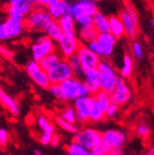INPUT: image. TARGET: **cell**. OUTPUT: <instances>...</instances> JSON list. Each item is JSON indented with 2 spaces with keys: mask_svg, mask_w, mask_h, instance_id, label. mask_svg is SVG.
Wrapping results in <instances>:
<instances>
[{
  "mask_svg": "<svg viewBox=\"0 0 154 155\" xmlns=\"http://www.w3.org/2000/svg\"><path fill=\"white\" fill-rule=\"evenodd\" d=\"M125 10H126V12L128 13V15L132 17V21L138 25V23H139V15H138V12L136 11L135 8L132 7V5H129V3H127V5H126Z\"/></svg>",
  "mask_w": 154,
  "mask_h": 155,
  "instance_id": "obj_40",
  "label": "cell"
},
{
  "mask_svg": "<svg viewBox=\"0 0 154 155\" xmlns=\"http://www.w3.org/2000/svg\"><path fill=\"white\" fill-rule=\"evenodd\" d=\"M62 56L59 55V53H57V52H53V53L49 54V55L44 56L42 59H40V61H38L39 65L41 66V67L43 68L45 71H49L51 69V68H53L55 65H57L58 63L60 61V59H62Z\"/></svg>",
  "mask_w": 154,
  "mask_h": 155,
  "instance_id": "obj_24",
  "label": "cell"
},
{
  "mask_svg": "<svg viewBox=\"0 0 154 155\" xmlns=\"http://www.w3.org/2000/svg\"><path fill=\"white\" fill-rule=\"evenodd\" d=\"M25 29L24 21L8 17L5 22L0 23V42L18 38Z\"/></svg>",
  "mask_w": 154,
  "mask_h": 155,
  "instance_id": "obj_5",
  "label": "cell"
},
{
  "mask_svg": "<svg viewBox=\"0 0 154 155\" xmlns=\"http://www.w3.org/2000/svg\"><path fill=\"white\" fill-rule=\"evenodd\" d=\"M69 64L70 68H71V71L73 73V77H77L79 79H82L83 74H84V70H83V67H82V64L80 61V58L78 56V54H72L71 56H69L68 58H66Z\"/></svg>",
  "mask_w": 154,
  "mask_h": 155,
  "instance_id": "obj_26",
  "label": "cell"
},
{
  "mask_svg": "<svg viewBox=\"0 0 154 155\" xmlns=\"http://www.w3.org/2000/svg\"><path fill=\"white\" fill-rule=\"evenodd\" d=\"M67 154L68 155H89V151L85 149L84 147H82L75 141H72L69 143L67 147Z\"/></svg>",
  "mask_w": 154,
  "mask_h": 155,
  "instance_id": "obj_31",
  "label": "cell"
},
{
  "mask_svg": "<svg viewBox=\"0 0 154 155\" xmlns=\"http://www.w3.org/2000/svg\"><path fill=\"white\" fill-rule=\"evenodd\" d=\"M64 34H77L75 32V21L71 14H65L57 19Z\"/></svg>",
  "mask_w": 154,
  "mask_h": 155,
  "instance_id": "obj_23",
  "label": "cell"
},
{
  "mask_svg": "<svg viewBox=\"0 0 154 155\" xmlns=\"http://www.w3.org/2000/svg\"><path fill=\"white\" fill-rule=\"evenodd\" d=\"M0 104L12 115H17L19 113V107L16 100L2 88H0Z\"/></svg>",
  "mask_w": 154,
  "mask_h": 155,
  "instance_id": "obj_19",
  "label": "cell"
},
{
  "mask_svg": "<svg viewBox=\"0 0 154 155\" xmlns=\"http://www.w3.org/2000/svg\"><path fill=\"white\" fill-rule=\"evenodd\" d=\"M143 155H154V150H153V148H151L149 151H148L147 153H145Z\"/></svg>",
  "mask_w": 154,
  "mask_h": 155,
  "instance_id": "obj_49",
  "label": "cell"
},
{
  "mask_svg": "<svg viewBox=\"0 0 154 155\" xmlns=\"http://www.w3.org/2000/svg\"><path fill=\"white\" fill-rule=\"evenodd\" d=\"M58 143H59V136L56 135V134H54L53 137H52V140H51L50 144H52L53 147H57Z\"/></svg>",
  "mask_w": 154,
  "mask_h": 155,
  "instance_id": "obj_46",
  "label": "cell"
},
{
  "mask_svg": "<svg viewBox=\"0 0 154 155\" xmlns=\"http://www.w3.org/2000/svg\"><path fill=\"white\" fill-rule=\"evenodd\" d=\"M59 85L63 92L64 100H67V101H75L79 97L89 95L82 79H79L77 77H71L68 80L59 83Z\"/></svg>",
  "mask_w": 154,
  "mask_h": 155,
  "instance_id": "obj_2",
  "label": "cell"
},
{
  "mask_svg": "<svg viewBox=\"0 0 154 155\" xmlns=\"http://www.w3.org/2000/svg\"><path fill=\"white\" fill-rule=\"evenodd\" d=\"M132 55L134 58H136V59H142L143 58V56H145V50H143V46H142V44L140 43V42H132Z\"/></svg>",
  "mask_w": 154,
  "mask_h": 155,
  "instance_id": "obj_35",
  "label": "cell"
},
{
  "mask_svg": "<svg viewBox=\"0 0 154 155\" xmlns=\"http://www.w3.org/2000/svg\"><path fill=\"white\" fill-rule=\"evenodd\" d=\"M93 27L97 30L98 34L101 32H109V17L104 13L97 11L93 15Z\"/></svg>",
  "mask_w": 154,
  "mask_h": 155,
  "instance_id": "obj_21",
  "label": "cell"
},
{
  "mask_svg": "<svg viewBox=\"0 0 154 155\" xmlns=\"http://www.w3.org/2000/svg\"><path fill=\"white\" fill-rule=\"evenodd\" d=\"M77 54L80 58V61L82 64V67H83V70L87 71L89 69H94L97 68L100 63V56L95 54L94 52H92L84 43L79 46L77 51Z\"/></svg>",
  "mask_w": 154,
  "mask_h": 155,
  "instance_id": "obj_12",
  "label": "cell"
},
{
  "mask_svg": "<svg viewBox=\"0 0 154 155\" xmlns=\"http://www.w3.org/2000/svg\"><path fill=\"white\" fill-rule=\"evenodd\" d=\"M126 141V135L119 129H109L101 134V142L110 149L122 148Z\"/></svg>",
  "mask_w": 154,
  "mask_h": 155,
  "instance_id": "obj_14",
  "label": "cell"
},
{
  "mask_svg": "<svg viewBox=\"0 0 154 155\" xmlns=\"http://www.w3.org/2000/svg\"><path fill=\"white\" fill-rule=\"evenodd\" d=\"M97 69H98L99 77H100L101 91H105L110 94L114 90L120 75L116 72L113 66L107 61H100Z\"/></svg>",
  "mask_w": 154,
  "mask_h": 155,
  "instance_id": "obj_4",
  "label": "cell"
},
{
  "mask_svg": "<svg viewBox=\"0 0 154 155\" xmlns=\"http://www.w3.org/2000/svg\"><path fill=\"white\" fill-rule=\"evenodd\" d=\"M118 39L110 32H101L97 36V41L100 45L101 56L104 57H110L114 52Z\"/></svg>",
  "mask_w": 154,
  "mask_h": 155,
  "instance_id": "obj_16",
  "label": "cell"
},
{
  "mask_svg": "<svg viewBox=\"0 0 154 155\" xmlns=\"http://www.w3.org/2000/svg\"><path fill=\"white\" fill-rule=\"evenodd\" d=\"M109 155H123V150L122 148H116L111 149V152Z\"/></svg>",
  "mask_w": 154,
  "mask_h": 155,
  "instance_id": "obj_47",
  "label": "cell"
},
{
  "mask_svg": "<svg viewBox=\"0 0 154 155\" xmlns=\"http://www.w3.org/2000/svg\"><path fill=\"white\" fill-rule=\"evenodd\" d=\"M0 55L2 56L3 58H5V59H8V61H11L14 57V53L10 48H8L7 46L2 45V44H0Z\"/></svg>",
  "mask_w": 154,
  "mask_h": 155,
  "instance_id": "obj_42",
  "label": "cell"
},
{
  "mask_svg": "<svg viewBox=\"0 0 154 155\" xmlns=\"http://www.w3.org/2000/svg\"><path fill=\"white\" fill-rule=\"evenodd\" d=\"M150 24H151V27H153V26H154V21H153V19H151V22H150Z\"/></svg>",
  "mask_w": 154,
  "mask_h": 155,
  "instance_id": "obj_51",
  "label": "cell"
},
{
  "mask_svg": "<svg viewBox=\"0 0 154 155\" xmlns=\"http://www.w3.org/2000/svg\"><path fill=\"white\" fill-rule=\"evenodd\" d=\"M89 155H96V154H94V153L92 152V151H89Z\"/></svg>",
  "mask_w": 154,
  "mask_h": 155,
  "instance_id": "obj_53",
  "label": "cell"
},
{
  "mask_svg": "<svg viewBox=\"0 0 154 155\" xmlns=\"http://www.w3.org/2000/svg\"><path fill=\"white\" fill-rule=\"evenodd\" d=\"M92 152L96 155H109L111 152V149L109 148L108 145H106L104 142H99L98 144L95 147Z\"/></svg>",
  "mask_w": 154,
  "mask_h": 155,
  "instance_id": "obj_38",
  "label": "cell"
},
{
  "mask_svg": "<svg viewBox=\"0 0 154 155\" xmlns=\"http://www.w3.org/2000/svg\"><path fill=\"white\" fill-rule=\"evenodd\" d=\"M55 122L57 123V125L59 126L60 128L64 129V130L68 131V133H72V134H75L78 131V128L75 126V124H71L69 122L65 121L63 120L60 116H57L55 119Z\"/></svg>",
  "mask_w": 154,
  "mask_h": 155,
  "instance_id": "obj_34",
  "label": "cell"
},
{
  "mask_svg": "<svg viewBox=\"0 0 154 155\" xmlns=\"http://www.w3.org/2000/svg\"><path fill=\"white\" fill-rule=\"evenodd\" d=\"M109 32L113 35L116 39H121L122 37L125 36L124 27H123V24L119 16L112 15L109 17Z\"/></svg>",
  "mask_w": 154,
  "mask_h": 155,
  "instance_id": "obj_22",
  "label": "cell"
},
{
  "mask_svg": "<svg viewBox=\"0 0 154 155\" xmlns=\"http://www.w3.org/2000/svg\"><path fill=\"white\" fill-rule=\"evenodd\" d=\"M119 111H120V106L111 102L107 107L106 111H105V117H107V119H114L119 114Z\"/></svg>",
  "mask_w": 154,
  "mask_h": 155,
  "instance_id": "obj_36",
  "label": "cell"
},
{
  "mask_svg": "<svg viewBox=\"0 0 154 155\" xmlns=\"http://www.w3.org/2000/svg\"><path fill=\"white\" fill-rule=\"evenodd\" d=\"M97 36H98V32L93 26L89 27H80L79 30V40L82 41L84 44H86L87 42L93 41V40H96Z\"/></svg>",
  "mask_w": 154,
  "mask_h": 155,
  "instance_id": "obj_28",
  "label": "cell"
},
{
  "mask_svg": "<svg viewBox=\"0 0 154 155\" xmlns=\"http://www.w3.org/2000/svg\"><path fill=\"white\" fill-rule=\"evenodd\" d=\"M52 137L53 135H48V134H42L40 135V142L44 145H48L51 143V140H52Z\"/></svg>",
  "mask_w": 154,
  "mask_h": 155,
  "instance_id": "obj_45",
  "label": "cell"
},
{
  "mask_svg": "<svg viewBox=\"0 0 154 155\" xmlns=\"http://www.w3.org/2000/svg\"><path fill=\"white\" fill-rule=\"evenodd\" d=\"M45 9H46V11H48L49 15L53 19H56V21H57L60 16L65 15L63 5H62V0H53L52 2H50L46 5Z\"/></svg>",
  "mask_w": 154,
  "mask_h": 155,
  "instance_id": "obj_27",
  "label": "cell"
},
{
  "mask_svg": "<svg viewBox=\"0 0 154 155\" xmlns=\"http://www.w3.org/2000/svg\"><path fill=\"white\" fill-rule=\"evenodd\" d=\"M98 11L94 0H75L71 2L70 14L80 27L93 26V15Z\"/></svg>",
  "mask_w": 154,
  "mask_h": 155,
  "instance_id": "obj_1",
  "label": "cell"
},
{
  "mask_svg": "<svg viewBox=\"0 0 154 155\" xmlns=\"http://www.w3.org/2000/svg\"><path fill=\"white\" fill-rule=\"evenodd\" d=\"M94 98L97 100V102L100 104V107L105 110V111H106L107 107L111 104L110 94H109V93H107V92H105V91L100 90L99 92H97L96 94L94 95Z\"/></svg>",
  "mask_w": 154,
  "mask_h": 155,
  "instance_id": "obj_32",
  "label": "cell"
},
{
  "mask_svg": "<svg viewBox=\"0 0 154 155\" xmlns=\"http://www.w3.org/2000/svg\"><path fill=\"white\" fill-rule=\"evenodd\" d=\"M34 155H43V154H42V152H41V151L35 150V151H34Z\"/></svg>",
  "mask_w": 154,
  "mask_h": 155,
  "instance_id": "obj_50",
  "label": "cell"
},
{
  "mask_svg": "<svg viewBox=\"0 0 154 155\" xmlns=\"http://www.w3.org/2000/svg\"><path fill=\"white\" fill-rule=\"evenodd\" d=\"M42 31L44 32V35H46L49 38L52 39V40L55 42L57 41L58 39L62 37V35L64 34L56 19H51L50 22L44 26V28L42 29Z\"/></svg>",
  "mask_w": 154,
  "mask_h": 155,
  "instance_id": "obj_20",
  "label": "cell"
},
{
  "mask_svg": "<svg viewBox=\"0 0 154 155\" xmlns=\"http://www.w3.org/2000/svg\"><path fill=\"white\" fill-rule=\"evenodd\" d=\"M134 72V59L129 54H125L123 56L122 61V67H121L120 74L123 79H128L132 77Z\"/></svg>",
  "mask_w": 154,
  "mask_h": 155,
  "instance_id": "obj_25",
  "label": "cell"
},
{
  "mask_svg": "<svg viewBox=\"0 0 154 155\" xmlns=\"http://www.w3.org/2000/svg\"><path fill=\"white\" fill-rule=\"evenodd\" d=\"M119 17H120L121 22L123 24L126 36L129 39H135L138 35V25L132 21V17L128 15V13L126 12L125 9L121 11Z\"/></svg>",
  "mask_w": 154,
  "mask_h": 155,
  "instance_id": "obj_17",
  "label": "cell"
},
{
  "mask_svg": "<svg viewBox=\"0 0 154 155\" xmlns=\"http://www.w3.org/2000/svg\"><path fill=\"white\" fill-rule=\"evenodd\" d=\"M9 141V134L5 128H0V145H5Z\"/></svg>",
  "mask_w": 154,
  "mask_h": 155,
  "instance_id": "obj_43",
  "label": "cell"
},
{
  "mask_svg": "<svg viewBox=\"0 0 154 155\" xmlns=\"http://www.w3.org/2000/svg\"><path fill=\"white\" fill-rule=\"evenodd\" d=\"M105 117V110L100 107V104L97 102V100L93 96L92 101L91 113H89V121L92 122H100Z\"/></svg>",
  "mask_w": 154,
  "mask_h": 155,
  "instance_id": "obj_29",
  "label": "cell"
},
{
  "mask_svg": "<svg viewBox=\"0 0 154 155\" xmlns=\"http://www.w3.org/2000/svg\"><path fill=\"white\" fill-rule=\"evenodd\" d=\"M56 42L59 55L63 58H68L72 54H75L79 46L81 45V41L77 34H63Z\"/></svg>",
  "mask_w": 154,
  "mask_h": 155,
  "instance_id": "obj_7",
  "label": "cell"
},
{
  "mask_svg": "<svg viewBox=\"0 0 154 155\" xmlns=\"http://www.w3.org/2000/svg\"><path fill=\"white\" fill-rule=\"evenodd\" d=\"M37 123H38V126L40 127L42 134H48V135H54L55 134L54 125L46 116L40 115L37 120Z\"/></svg>",
  "mask_w": 154,
  "mask_h": 155,
  "instance_id": "obj_30",
  "label": "cell"
},
{
  "mask_svg": "<svg viewBox=\"0 0 154 155\" xmlns=\"http://www.w3.org/2000/svg\"><path fill=\"white\" fill-rule=\"evenodd\" d=\"M60 117L71 124L77 123V116H75V111L73 109V107H67V108H65L63 110V112L60 113Z\"/></svg>",
  "mask_w": 154,
  "mask_h": 155,
  "instance_id": "obj_33",
  "label": "cell"
},
{
  "mask_svg": "<svg viewBox=\"0 0 154 155\" xmlns=\"http://www.w3.org/2000/svg\"><path fill=\"white\" fill-rule=\"evenodd\" d=\"M56 51L55 41L49 38L46 35H42L39 38H37L36 41L32 45V59L36 61H39L44 56L53 53Z\"/></svg>",
  "mask_w": 154,
  "mask_h": 155,
  "instance_id": "obj_6",
  "label": "cell"
},
{
  "mask_svg": "<svg viewBox=\"0 0 154 155\" xmlns=\"http://www.w3.org/2000/svg\"><path fill=\"white\" fill-rule=\"evenodd\" d=\"M37 1V5H42V7H46L50 2H52L53 0H36Z\"/></svg>",
  "mask_w": 154,
  "mask_h": 155,
  "instance_id": "obj_48",
  "label": "cell"
},
{
  "mask_svg": "<svg viewBox=\"0 0 154 155\" xmlns=\"http://www.w3.org/2000/svg\"><path fill=\"white\" fill-rule=\"evenodd\" d=\"M82 81H83L85 87L89 91V94L92 95V96H94L97 92H99L101 90L100 77H99V72L97 68L85 71L83 77H82Z\"/></svg>",
  "mask_w": 154,
  "mask_h": 155,
  "instance_id": "obj_15",
  "label": "cell"
},
{
  "mask_svg": "<svg viewBox=\"0 0 154 155\" xmlns=\"http://www.w3.org/2000/svg\"><path fill=\"white\" fill-rule=\"evenodd\" d=\"M136 133L141 138H147V137L150 136V134H151V130H150V127L147 124H140V125L137 126Z\"/></svg>",
  "mask_w": 154,
  "mask_h": 155,
  "instance_id": "obj_39",
  "label": "cell"
},
{
  "mask_svg": "<svg viewBox=\"0 0 154 155\" xmlns=\"http://www.w3.org/2000/svg\"><path fill=\"white\" fill-rule=\"evenodd\" d=\"M85 45L87 46V48L91 50L92 52H94L95 54H97V55H99L101 57V50H100V45H99L98 41H97V39L96 40H93V41H89L87 42Z\"/></svg>",
  "mask_w": 154,
  "mask_h": 155,
  "instance_id": "obj_41",
  "label": "cell"
},
{
  "mask_svg": "<svg viewBox=\"0 0 154 155\" xmlns=\"http://www.w3.org/2000/svg\"><path fill=\"white\" fill-rule=\"evenodd\" d=\"M34 5L30 2H25L18 5H9L7 9L8 17H12L19 21H24L30 11H32Z\"/></svg>",
  "mask_w": 154,
  "mask_h": 155,
  "instance_id": "obj_18",
  "label": "cell"
},
{
  "mask_svg": "<svg viewBox=\"0 0 154 155\" xmlns=\"http://www.w3.org/2000/svg\"><path fill=\"white\" fill-rule=\"evenodd\" d=\"M26 72L37 86L48 90V87L51 84L48 77V72L39 65L38 61H34V59L29 61L26 66Z\"/></svg>",
  "mask_w": 154,
  "mask_h": 155,
  "instance_id": "obj_9",
  "label": "cell"
},
{
  "mask_svg": "<svg viewBox=\"0 0 154 155\" xmlns=\"http://www.w3.org/2000/svg\"><path fill=\"white\" fill-rule=\"evenodd\" d=\"M94 1H95V2H101V1H105V0H94Z\"/></svg>",
  "mask_w": 154,
  "mask_h": 155,
  "instance_id": "obj_52",
  "label": "cell"
},
{
  "mask_svg": "<svg viewBox=\"0 0 154 155\" xmlns=\"http://www.w3.org/2000/svg\"><path fill=\"white\" fill-rule=\"evenodd\" d=\"M48 90L50 91V93L55 97L56 99L58 100H64L63 92H62V88H60L59 84H56V83H52L50 84V86L48 87Z\"/></svg>",
  "mask_w": 154,
  "mask_h": 155,
  "instance_id": "obj_37",
  "label": "cell"
},
{
  "mask_svg": "<svg viewBox=\"0 0 154 155\" xmlns=\"http://www.w3.org/2000/svg\"><path fill=\"white\" fill-rule=\"evenodd\" d=\"M51 19L53 18L49 15L45 7L36 5L32 7V11L25 17L24 25L25 28L32 29V30H42Z\"/></svg>",
  "mask_w": 154,
  "mask_h": 155,
  "instance_id": "obj_3",
  "label": "cell"
},
{
  "mask_svg": "<svg viewBox=\"0 0 154 155\" xmlns=\"http://www.w3.org/2000/svg\"><path fill=\"white\" fill-rule=\"evenodd\" d=\"M46 72H48V77L51 84L52 83L59 84L63 81L68 80L71 77H73L71 68H70L66 58H62L57 65H55L53 68H51L50 70L46 71Z\"/></svg>",
  "mask_w": 154,
  "mask_h": 155,
  "instance_id": "obj_10",
  "label": "cell"
},
{
  "mask_svg": "<svg viewBox=\"0 0 154 155\" xmlns=\"http://www.w3.org/2000/svg\"><path fill=\"white\" fill-rule=\"evenodd\" d=\"M92 101H93V96L92 95H86V96L79 97L75 100L73 109L75 111V116H77V122L84 123V122L89 121V113H91Z\"/></svg>",
  "mask_w": 154,
  "mask_h": 155,
  "instance_id": "obj_13",
  "label": "cell"
},
{
  "mask_svg": "<svg viewBox=\"0 0 154 155\" xmlns=\"http://www.w3.org/2000/svg\"><path fill=\"white\" fill-rule=\"evenodd\" d=\"M73 141L84 147L89 151H92L99 142H101V133L94 128H85L80 131L78 130L75 135Z\"/></svg>",
  "mask_w": 154,
  "mask_h": 155,
  "instance_id": "obj_8",
  "label": "cell"
},
{
  "mask_svg": "<svg viewBox=\"0 0 154 155\" xmlns=\"http://www.w3.org/2000/svg\"><path fill=\"white\" fill-rule=\"evenodd\" d=\"M132 97V93L129 85L126 83V81L123 78H119L114 90L110 93L111 102L118 104V106H124L126 104Z\"/></svg>",
  "mask_w": 154,
  "mask_h": 155,
  "instance_id": "obj_11",
  "label": "cell"
},
{
  "mask_svg": "<svg viewBox=\"0 0 154 155\" xmlns=\"http://www.w3.org/2000/svg\"><path fill=\"white\" fill-rule=\"evenodd\" d=\"M25 2H30L32 5H37L36 0H9V5H18Z\"/></svg>",
  "mask_w": 154,
  "mask_h": 155,
  "instance_id": "obj_44",
  "label": "cell"
}]
</instances>
